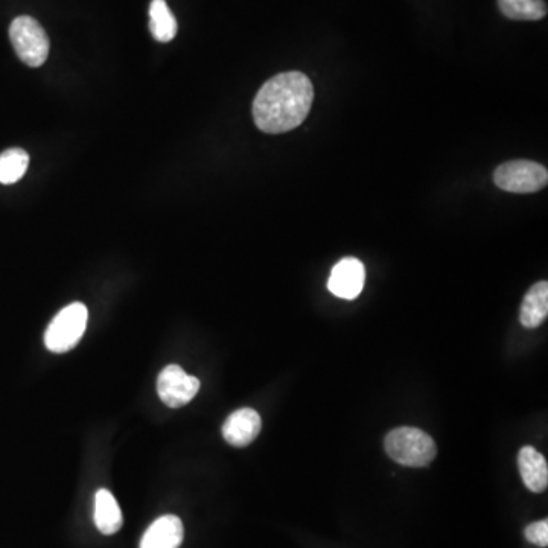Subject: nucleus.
Here are the masks:
<instances>
[{"label":"nucleus","instance_id":"1","mask_svg":"<svg viewBox=\"0 0 548 548\" xmlns=\"http://www.w3.org/2000/svg\"><path fill=\"white\" fill-rule=\"evenodd\" d=\"M313 102L310 78L302 72H284L259 89L253 101V119L262 133H288L308 118Z\"/></svg>","mask_w":548,"mask_h":548},{"label":"nucleus","instance_id":"2","mask_svg":"<svg viewBox=\"0 0 548 548\" xmlns=\"http://www.w3.org/2000/svg\"><path fill=\"white\" fill-rule=\"evenodd\" d=\"M387 454L396 463L408 468H422L433 462L437 454L433 437L419 428L399 427L387 434Z\"/></svg>","mask_w":548,"mask_h":548},{"label":"nucleus","instance_id":"3","mask_svg":"<svg viewBox=\"0 0 548 548\" xmlns=\"http://www.w3.org/2000/svg\"><path fill=\"white\" fill-rule=\"evenodd\" d=\"M89 320V311L83 303L67 305L52 320L45 332V345L54 354L72 351L80 343Z\"/></svg>","mask_w":548,"mask_h":548},{"label":"nucleus","instance_id":"4","mask_svg":"<svg viewBox=\"0 0 548 548\" xmlns=\"http://www.w3.org/2000/svg\"><path fill=\"white\" fill-rule=\"evenodd\" d=\"M10 40L17 57L29 67H40L48 60L49 39L43 26L29 16H20L10 26Z\"/></svg>","mask_w":548,"mask_h":548},{"label":"nucleus","instance_id":"5","mask_svg":"<svg viewBox=\"0 0 548 548\" xmlns=\"http://www.w3.org/2000/svg\"><path fill=\"white\" fill-rule=\"evenodd\" d=\"M494 182L498 188L512 194H533L547 186L548 171L532 160H512L495 169Z\"/></svg>","mask_w":548,"mask_h":548},{"label":"nucleus","instance_id":"6","mask_svg":"<svg viewBox=\"0 0 548 548\" xmlns=\"http://www.w3.org/2000/svg\"><path fill=\"white\" fill-rule=\"evenodd\" d=\"M200 390V381L188 375L177 364L165 367L157 380V393L163 404L171 408H180L189 404Z\"/></svg>","mask_w":548,"mask_h":548},{"label":"nucleus","instance_id":"7","mask_svg":"<svg viewBox=\"0 0 548 548\" xmlns=\"http://www.w3.org/2000/svg\"><path fill=\"white\" fill-rule=\"evenodd\" d=\"M364 279L366 270L363 262L357 258H345L332 268L328 288L340 299L354 300L363 291Z\"/></svg>","mask_w":548,"mask_h":548},{"label":"nucleus","instance_id":"8","mask_svg":"<svg viewBox=\"0 0 548 548\" xmlns=\"http://www.w3.org/2000/svg\"><path fill=\"white\" fill-rule=\"evenodd\" d=\"M262 421L258 411L241 408L229 416L223 425V437L233 447L244 448L261 433Z\"/></svg>","mask_w":548,"mask_h":548},{"label":"nucleus","instance_id":"9","mask_svg":"<svg viewBox=\"0 0 548 548\" xmlns=\"http://www.w3.org/2000/svg\"><path fill=\"white\" fill-rule=\"evenodd\" d=\"M185 530L176 515H165L154 521L142 536L141 548H179L183 542Z\"/></svg>","mask_w":548,"mask_h":548},{"label":"nucleus","instance_id":"10","mask_svg":"<svg viewBox=\"0 0 548 548\" xmlns=\"http://www.w3.org/2000/svg\"><path fill=\"white\" fill-rule=\"evenodd\" d=\"M518 466L524 485L529 491L541 494L548 486L547 460L532 447H524L518 454Z\"/></svg>","mask_w":548,"mask_h":548},{"label":"nucleus","instance_id":"11","mask_svg":"<svg viewBox=\"0 0 548 548\" xmlns=\"http://www.w3.org/2000/svg\"><path fill=\"white\" fill-rule=\"evenodd\" d=\"M548 314V284L545 281L538 282L527 291L521 306V325L527 329H535L541 326Z\"/></svg>","mask_w":548,"mask_h":548},{"label":"nucleus","instance_id":"12","mask_svg":"<svg viewBox=\"0 0 548 548\" xmlns=\"http://www.w3.org/2000/svg\"><path fill=\"white\" fill-rule=\"evenodd\" d=\"M124 523L121 507L107 489H99L95 495V524L104 535H115Z\"/></svg>","mask_w":548,"mask_h":548},{"label":"nucleus","instance_id":"13","mask_svg":"<svg viewBox=\"0 0 548 548\" xmlns=\"http://www.w3.org/2000/svg\"><path fill=\"white\" fill-rule=\"evenodd\" d=\"M150 29L154 39L168 43L176 37L177 20L165 0H153L150 5Z\"/></svg>","mask_w":548,"mask_h":548},{"label":"nucleus","instance_id":"14","mask_svg":"<svg viewBox=\"0 0 548 548\" xmlns=\"http://www.w3.org/2000/svg\"><path fill=\"white\" fill-rule=\"evenodd\" d=\"M498 8L503 16L512 20L535 22L547 16L544 0H498Z\"/></svg>","mask_w":548,"mask_h":548},{"label":"nucleus","instance_id":"15","mask_svg":"<svg viewBox=\"0 0 548 548\" xmlns=\"http://www.w3.org/2000/svg\"><path fill=\"white\" fill-rule=\"evenodd\" d=\"M29 156L22 148H10L0 154V183L13 185L25 176Z\"/></svg>","mask_w":548,"mask_h":548},{"label":"nucleus","instance_id":"16","mask_svg":"<svg viewBox=\"0 0 548 548\" xmlns=\"http://www.w3.org/2000/svg\"><path fill=\"white\" fill-rule=\"evenodd\" d=\"M527 541L538 547H547L548 545V521L542 520L538 523L530 524L526 529Z\"/></svg>","mask_w":548,"mask_h":548}]
</instances>
